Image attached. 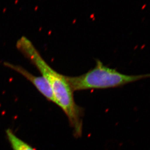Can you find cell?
I'll use <instances>...</instances> for the list:
<instances>
[{
    "instance_id": "1",
    "label": "cell",
    "mask_w": 150,
    "mask_h": 150,
    "mask_svg": "<svg viewBox=\"0 0 150 150\" xmlns=\"http://www.w3.org/2000/svg\"><path fill=\"white\" fill-rule=\"evenodd\" d=\"M16 46L47 80L52 89L56 104L67 115L74 129L75 136L81 137L82 131V111L75 103L73 91L66 76L51 68L42 58L30 40L25 37H22L18 41Z\"/></svg>"
},
{
    "instance_id": "2",
    "label": "cell",
    "mask_w": 150,
    "mask_h": 150,
    "mask_svg": "<svg viewBox=\"0 0 150 150\" xmlns=\"http://www.w3.org/2000/svg\"><path fill=\"white\" fill-rule=\"evenodd\" d=\"M73 91L92 89H107L121 86L142 79L150 78V74L129 75L106 67L97 60L94 68L79 76H66Z\"/></svg>"
},
{
    "instance_id": "3",
    "label": "cell",
    "mask_w": 150,
    "mask_h": 150,
    "mask_svg": "<svg viewBox=\"0 0 150 150\" xmlns=\"http://www.w3.org/2000/svg\"><path fill=\"white\" fill-rule=\"evenodd\" d=\"M5 65L9 68L25 76L26 79L30 81L37 89L49 101L56 104V101L54 96L52 89L47 81L42 76H36L28 72L25 68L19 65H14L9 63H5Z\"/></svg>"
},
{
    "instance_id": "4",
    "label": "cell",
    "mask_w": 150,
    "mask_h": 150,
    "mask_svg": "<svg viewBox=\"0 0 150 150\" xmlns=\"http://www.w3.org/2000/svg\"><path fill=\"white\" fill-rule=\"evenodd\" d=\"M6 134L13 150H36L28 143L16 136L10 129L6 131Z\"/></svg>"
}]
</instances>
